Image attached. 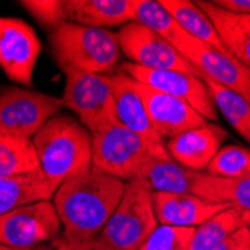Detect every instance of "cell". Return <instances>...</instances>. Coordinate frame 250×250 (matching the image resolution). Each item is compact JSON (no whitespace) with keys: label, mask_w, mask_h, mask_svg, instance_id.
Returning <instances> with one entry per match:
<instances>
[{"label":"cell","mask_w":250,"mask_h":250,"mask_svg":"<svg viewBox=\"0 0 250 250\" xmlns=\"http://www.w3.org/2000/svg\"><path fill=\"white\" fill-rule=\"evenodd\" d=\"M198 175L171 157L154 159L140 183L153 193H193Z\"/></svg>","instance_id":"cell-21"},{"label":"cell","mask_w":250,"mask_h":250,"mask_svg":"<svg viewBox=\"0 0 250 250\" xmlns=\"http://www.w3.org/2000/svg\"><path fill=\"white\" fill-rule=\"evenodd\" d=\"M243 214V225L246 226V229L249 231V235H250V211H241Z\"/></svg>","instance_id":"cell-33"},{"label":"cell","mask_w":250,"mask_h":250,"mask_svg":"<svg viewBox=\"0 0 250 250\" xmlns=\"http://www.w3.org/2000/svg\"><path fill=\"white\" fill-rule=\"evenodd\" d=\"M41 51L42 43L30 24L0 17V67L11 81L30 87Z\"/></svg>","instance_id":"cell-11"},{"label":"cell","mask_w":250,"mask_h":250,"mask_svg":"<svg viewBox=\"0 0 250 250\" xmlns=\"http://www.w3.org/2000/svg\"><path fill=\"white\" fill-rule=\"evenodd\" d=\"M117 35L122 53L130 63L151 71H175L201 77L196 67L174 45L138 21L127 22Z\"/></svg>","instance_id":"cell-9"},{"label":"cell","mask_w":250,"mask_h":250,"mask_svg":"<svg viewBox=\"0 0 250 250\" xmlns=\"http://www.w3.org/2000/svg\"><path fill=\"white\" fill-rule=\"evenodd\" d=\"M39 168L33 140L0 127V177L20 175Z\"/></svg>","instance_id":"cell-23"},{"label":"cell","mask_w":250,"mask_h":250,"mask_svg":"<svg viewBox=\"0 0 250 250\" xmlns=\"http://www.w3.org/2000/svg\"><path fill=\"white\" fill-rule=\"evenodd\" d=\"M195 228L159 225L140 250H189Z\"/></svg>","instance_id":"cell-28"},{"label":"cell","mask_w":250,"mask_h":250,"mask_svg":"<svg viewBox=\"0 0 250 250\" xmlns=\"http://www.w3.org/2000/svg\"><path fill=\"white\" fill-rule=\"evenodd\" d=\"M35 250H54V247L53 246H45V244H42V246L36 247Z\"/></svg>","instance_id":"cell-35"},{"label":"cell","mask_w":250,"mask_h":250,"mask_svg":"<svg viewBox=\"0 0 250 250\" xmlns=\"http://www.w3.org/2000/svg\"><path fill=\"white\" fill-rule=\"evenodd\" d=\"M153 204L157 223L177 228H196L229 207L193 193H153Z\"/></svg>","instance_id":"cell-16"},{"label":"cell","mask_w":250,"mask_h":250,"mask_svg":"<svg viewBox=\"0 0 250 250\" xmlns=\"http://www.w3.org/2000/svg\"><path fill=\"white\" fill-rule=\"evenodd\" d=\"M161 3L169 11V14L178 22V26L189 36L220 51L228 53L211 20L196 5V2H190V0H161Z\"/></svg>","instance_id":"cell-22"},{"label":"cell","mask_w":250,"mask_h":250,"mask_svg":"<svg viewBox=\"0 0 250 250\" xmlns=\"http://www.w3.org/2000/svg\"><path fill=\"white\" fill-rule=\"evenodd\" d=\"M193 195L216 204L250 211V175L240 178H220L207 172H199Z\"/></svg>","instance_id":"cell-20"},{"label":"cell","mask_w":250,"mask_h":250,"mask_svg":"<svg viewBox=\"0 0 250 250\" xmlns=\"http://www.w3.org/2000/svg\"><path fill=\"white\" fill-rule=\"evenodd\" d=\"M174 47L196 67L201 77L234 90L250 102V69L232 54L210 47L186 32L178 36Z\"/></svg>","instance_id":"cell-10"},{"label":"cell","mask_w":250,"mask_h":250,"mask_svg":"<svg viewBox=\"0 0 250 250\" xmlns=\"http://www.w3.org/2000/svg\"><path fill=\"white\" fill-rule=\"evenodd\" d=\"M220 178H240L250 175V148L240 144L223 146L206 169Z\"/></svg>","instance_id":"cell-27"},{"label":"cell","mask_w":250,"mask_h":250,"mask_svg":"<svg viewBox=\"0 0 250 250\" xmlns=\"http://www.w3.org/2000/svg\"><path fill=\"white\" fill-rule=\"evenodd\" d=\"M125 186V181L95 167L66 180L53 198L62 222V235L69 241H87L99 237L117 208Z\"/></svg>","instance_id":"cell-1"},{"label":"cell","mask_w":250,"mask_h":250,"mask_svg":"<svg viewBox=\"0 0 250 250\" xmlns=\"http://www.w3.org/2000/svg\"><path fill=\"white\" fill-rule=\"evenodd\" d=\"M50 45L63 72L111 75L123 54L117 32L69 21L50 32Z\"/></svg>","instance_id":"cell-3"},{"label":"cell","mask_w":250,"mask_h":250,"mask_svg":"<svg viewBox=\"0 0 250 250\" xmlns=\"http://www.w3.org/2000/svg\"><path fill=\"white\" fill-rule=\"evenodd\" d=\"M63 102L59 98L24 87L0 88V127L33 136L54 116L60 114Z\"/></svg>","instance_id":"cell-8"},{"label":"cell","mask_w":250,"mask_h":250,"mask_svg":"<svg viewBox=\"0 0 250 250\" xmlns=\"http://www.w3.org/2000/svg\"><path fill=\"white\" fill-rule=\"evenodd\" d=\"M51 246L54 247V250H114L99 237L87 241H69L63 235H60L53 241Z\"/></svg>","instance_id":"cell-30"},{"label":"cell","mask_w":250,"mask_h":250,"mask_svg":"<svg viewBox=\"0 0 250 250\" xmlns=\"http://www.w3.org/2000/svg\"><path fill=\"white\" fill-rule=\"evenodd\" d=\"M122 72L129 75L136 83L148 85L189 104L208 122L219 120V111L210 90L204 80L198 75L175 71H151L133 63H125L122 66Z\"/></svg>","instance_id":"cell-12"},{"label":"cell","mask_w":250,"mask_h":250,"mask_svg":"<svg viewBox=\"0 0 250 250\" xmlns=\"http://www.w3.org/2000/svg\"><path fill=\"white\" fill-rule=\"evenodd\" d=\"M135 85L144 101L154 129L165 141H169L186 130L202 126L208 122L183 101L136 81Z\"/></svg>","instance_id":"cell-14"},{"label":"cell","mask_w":250,"mask_h":250,"mask_svg":"<svg viewBox=\"0 0 250 250\" xmlns=\"http://www.w3.org/2000/svg\"><path fill=\"white\" fill-rule=\"evenodd\" d=\"M32 140L41 169L56 189L93 167L92 135L69 114L54 116Z\"/></svg>","instance_id":"cell-2"},{"label":"cell","mask_w":250,"mask_h":250,"mask_svg":"<svg viewBox=\"0 0 250 250\" xmlns=\"http://www.w3.org/2000/svg\"><path fill=\"white\" fill-rule=\"evenodd\" d=\"M243 225V214L234 207H228L196 226L189 250H210L226 237L234 234Z\"/></svg>","instance_id":"cell-25"},{"label":"cell","mask_w":250,"mask_h":250,"mask_svg":"<svg viewBox=\"0 0 250 250\" xmlns=\"http://www.w3.org/2000/svg\"><path fill=\"white\" fill-rule=\"evenodd\" d=\"M0 250H35V249H12V247H8L5 244H0Z\"/></svg>","instance_id":"cell-34"},{"label":"cell","mask_w":250,"mask_h":250,"mask_svg":"<svg viewBox=\"0 0 250 250\" xmlns=\"http://www.w3.org/2000/svg\"><path fill=\"white\" fill-rule=\"evenodd\" d=\"M133 8L135 21L164 38L171 45H174L178 36L185 32L169 11L161 3V0H133Z\"/></svg>","instance_id":"cell-26"},{"label":"cell","mask_w":250,"mask_h":250,"mask_svg":"<svg viewBox=\"0 0 250 250\" xmlns=\"http://www.w3.org/2000/svg\"><path fill=\"white\" fill-rule=\"evenodd\" d=\"M207 84L219 114L240 136L250 144V102L234 90L223 87L207 77H201Z\"/></svg>","instance_id":"cell-24"},{"label":"cell","mask_w":250,"mask_h":250,"mask_svg":"<svg viewBox=\"0 0 250 250\" xmlns=\"http://www.w3.org/2000/svg\"><path fill=\"white\" fill-rule=\"evenodd\" d=\"M228 138V130L207 122L167 141V148L175 162L196 172H206L217 151Z\"/></svg>","instance_id":"cell-15"},{"label":"cell","mask_w":250,"mask_h":250,"mask_svg":"<svg viewBox=\"0 0 250 250\" xmlns=\"http://www.w3.org/2000/svg\"><path fill=\"white\" fill-rule=\"evenodd\" d=\"M56 192L57 189L41 168L20 175L0 177V216L29 204L51 201Z\"/></svg>","instance_id":"cell-18"},{"label":"cell","mask_w":250,"mask_h":250,"mask_svg":"<svg viewBox=\"0 0 250 250\" xmlns=\"http://www.w3.org/2000/svg\"><path fill=\"white\" fill-rule=\"evenodd\" d=\"M66 20L75 24L114 29L135 21L133 0H64Z\"/></svg>","instance_id":"cell-17"},{"label":"cell","mask_w":250,"mask_h":250,"mask_svg":"<svg viewBox=\"0 0 250 250\" xmlns=\"http://www.w3.org/2000/svg\"><path fill=\"white\" fill-rule=\"evenodd\" d=\"M213 3L232 14L250 15V0H213Z\"/></svg>","instance_id":"cell-32"},{"label":"cell","mask_w":250,"mask_h":250,"mask_svg":"<svg viewBox=\"0 0 250 250\" xmlns=\"http://www.w3.org/2000/svg\"><path fill=\"white\" fill-rule=\"evenodd\" d=\"M64 75L63 106L74 111L80 123L90 133L117 120L109 75L77 71L64 72Z\"/></svg>","instance_id":"cell-6"},{"label":"cell","mask_w":250,"mask_h":250,"mask_svg":"<svg viewBox=\"0 0 250 250\" xmlns=\"http://www.w3.org/2000/svg\"><path fill=\"white\" fill-rule=\"evenodd\" d=\"M20 5L50 32L67 21L64 0H22Z\"/></svg>","instance_id":"cell-29"},{"label":"cell","mask_w":250,"mask_h":250,"mask_svg":"<svg viewBox=\"0 0 250 250\" xmlns=\"http://www.w3.org/2000/svg\"><path fill=\"white\" fill-rule=\"evenodd\" d=\"M210 250H250V235L246 226H241L234 234L226 237Z\"/></svg>","instance_id":"cell-31"},{"label":"cell","mask_w":250,"mask_h":250,"mask_svg":"<svg viewBox=\"0 0 250 250\" xmlns=\"http://www.w3.org/2000/svg\"><path fill=\"white\" fill-rule=\"evenodd\" d=\"M157 226L153 192L140 181H129L99 238L114 250H140Z\"/></svg>","instance_id":"cell-5"},{"label":"cell","mask_w":250,"mask_h":250,"mask_svg":"<svg viewBox=\"0 0 250 250\" xmlns=\"http://www.w3.org/2000/svg\"><path fill=\"white\" fill-rule=\"evenodd\" d=\"M109 78L112 95H114L117 120L125 127L141 136L150 146L156 159H169L171 156L167 148V141L154 129L144 101L136 90L135 81L122 71L111 74Z\"/></svg>","instance_id":"cell-13"},{"label":"cell","mask_w":250,"mask_h":250,"mask_svg":"<svg viewBox=\"0 0 250 250\" xmlns=\"http://www.w3.org/2000/svg\"><path fill=\"white\" fill-rule=\"evenodd\" d=\"M62 222L51 201H41L0 216V244L36 249L62 235Z\"/></svg>","instance_id":"cell-7"},{"label":"cell","mask_w":250,"mask_h":250,"mask_svg":"<svg viewBox=\"0 0 250 250\" xmlns=\"http://www.w3.org/2000/svg\"><path fill=\"white\" fill-rule=\"evenodd\" d=\"M92 135L93 167L125 183L141 181L154 161L150 146L114 120Z\"/></svg>","instance_id":"cell-4"},{"label":"cell","mask_w":250,"mask_h":250,"mask_svg":"<svg viewBox=\"0 0 250 250\" xmlns=\"http://www.w3.org/2000/svg\"><path fill=\"white\" fill-rule=\"evenodd\" d=\"M196 5L211 20L228 53L250 69V15L225 11L213 0H198Z\"/></svg>","instance_id":"cell-19"}]
</instances>
